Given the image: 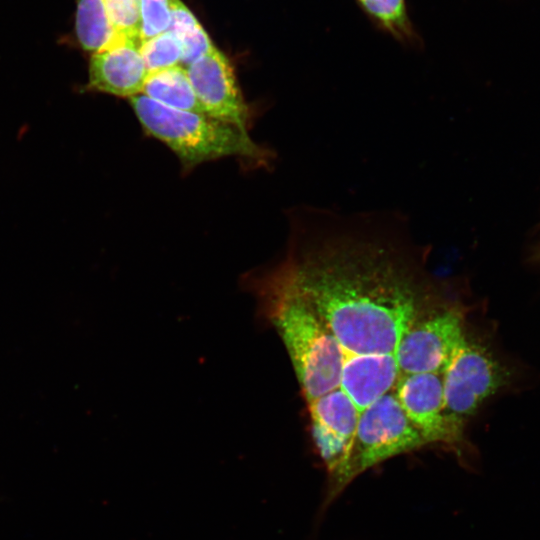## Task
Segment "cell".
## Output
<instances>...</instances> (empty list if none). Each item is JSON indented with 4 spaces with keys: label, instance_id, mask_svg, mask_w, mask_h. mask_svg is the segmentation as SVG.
I'll list each match as a JSON object with an SVG mask.
<instances>
[{
    "label": "cell",
    "instance_id": "10",
    "mask_svg": "<svg viewBox=\"0 0 540 540\" xmlns=\"http://www.w3.org/2000/svg\"><path fill=\"white\" fill-rule=\"evenodd\" d=\"M139 45L138 41L120 38L110 47L92 54L87 88L129 99L141 94L148 71Z\"/></svg>",
    "mask_w": 540,
    "mask_h": 540
},
{
    "label": "cell",
    "instance_id": "11",
    "mask_svg": "<svg viewBox=\"0 0 540 540\" xmlns=\"http://www.w3.org/2000/svg\"><path fill=\"white\" fill-rule=\"evenodd\" d=\"M141 94L172 109L204 114L187 70L180 65L148 73Z\"/></svg>",
    "mask_w": 540,
    "mask_h": 540
},
{
    "label": "cell",
    "instance_id": "15",
    "mask_svg": "<svg viewBox=\"0 0 540 540\" xmlns=\"http://www.w3.org/2000/svg\"><path fill=\"white\" fill-rule=\"evenodd\" d=\"M139 50L148 73L177 66L182 60L180 41L170 30L142 40Z\"/></svg>",
    "mask_w": 540,
    "mask_h": 540
},
{
    "label": "cell",
    "instance_id": "6",
    "mask_svg": "<svg viewBox=\"0 0 540 540\" xmlns=\"http://www.w3.org/2000/svg\"><path fill=\"white\" fill-rule=\"evenodd\" d=\"M467 331L464 307L453 302L417 321L398 345L396 358L400 376L443 374Z\"/></svg>",
    "mask_w": 540,
    "mask_h": 540
},
{
    "label": "cell",
    "instance_id": "7",
    "mask_svg": "<svg viewBox=\"0 0 540 540\" xmlns=\"http://www.w3.org/2000/svg\"><path fill=\"white\" fill-rule=\"evenodd\" d=\"M394 394L408 420L427 444H444L459 454L469 444L444 413L443 379L438 373L401 375Z\"/></svg>",
    "mask_w": 540,
    "mask_h": 540
},
{
    "label": "cell",
    "instance_id": "14",
    "mask_svg": "<svg viewBox=\"0 0 540 540\" xmlns=\"http://www.w3.org/2000/svg\"><path fill=\"white\" fill-rule=\"evenodd\" d=\"M172 19L169 30L180 41L181 62L190 65L215 46L191 10L181 0H171Z\"/></svg>",
    "mask_w": 540,
    "mask_h": 540
},
{
    "label": "cell",
    "instance_id": "13",
    "mask_svg": "<svg viewBox=\"0 0 540 540\" xmlns=\"http://www.w3.org/2000/svg\"><path fill=\"white\" fill-rule=\"evenodd\" d=\"M74 30L81 49L91 54L110 47L121 38L110 22L104 0H76Z\"/></svg>",
    "mask_w": 540,
    "mask_h": 540
},
{
    "label": "cell",
    "instance_id": "2",
    "mask_svg": "<svg viewBox=\"0 0 540 540\" xmlns=\"http://www.w3.org/2000/svg\"><path fill=\"white\" fill-rule=\"evenodd\" d=\"M268 315L292 361L307 404L340 390L344 352L320 317L296 294L266 277Z\"/></svg>",
    "mask_w": 540,
    "mask_h": 540
},
{
    "label": "cell",
    "instance_id": "18",
    "mask_svg": "<svg viewBox=\"0 0 540 540\" xmlns=\"http://www.w3.org/2000/svg\"><path fill=\"white\" fill-rule=\"evenodd\" d=\"M538 261H540V251L538 253V257H537Z\"/></svg>",
    "mask_w": 540,
    "mask_h": 540
},
{
    "label": "cell",
    "instance_id": "12",
    "mask_svg": "<svg viewBox=\"0 0 540 540\" xmlns=\"http://www.w3.org/2000/svg\"><path fill=\"white\" fill-rule=\"evenodd\" d=\"M372 25L400 44L421 49L423 40L409 15L406 0H355Z\"/></svg>",
    "mask_w": 540,
    "mask_h": 540
},
{
    "label": "cell",
    "instance_id": "17",
    "mask_svg": "<svg viewBox=\"0 0 540 540\" xmlns=\"http://www.w3.org/2000/svg\"><path fill=\"white\" fill-rule=\"evenodd\" d=\"M139 3L141 41L169 30L172 19L171 0H139Z\"/></svg>",
    "mask_w": 540,
    "mask_h": 540
},
{
    "label": "cell",
    "instance_id": "5",
    "mask_svg": "<svg viewBox=\"0 0 540 540\" xmlns=\"http://www.w3.org/2000/svg\"><path fill=\"white\" fill-rule=\"evenodd\" d=\"M516 373L487 340L467 331L442 374L444 413L450 423L464 433L467 421L491 396L510 388Z\"/></svg>",
    "mask_w": 540,
    "mask_h": 540
},
{
    "label": "cell",
    "instance_id": "3",
    "mask_svg": "<svg viewBox=\"0 0 540 540\" xmlns=\"http://www.w3.org/2000/svg\"><path fill=\"white\" fill-rule=\"evenodd\" d=\"M129 100L146 133L166 144L186 169L224 157L261 164L271 158V152L255 143L247 129L205 114L172 109L142 94Z\"/></svg>",
    "mask_w": 540,
    "mask_h": 540
},
{
    "label": "cell",
    "instance_id": "16",
    "mask_svg": "<svg viewBox=\"0 0 540 540\" xmlns=\"http://www.w3.org/2000/svg\"><path fill=\"white\" fill-rule=\"evenodd\" d=\"M110 22L121 38L141 42L139 0H104Z\"/></svg>",
    "mask_w": 540,
    "mask_h": 540
},
{
    "label": "cell",
    "instance_id": "4",
    "mask_svg": "<svg viewBox=\"0 0 540 540\" xmlns=\"http://www.w3.org/2000/svg\"><path fill=\"white\" fill-rule=\"evenodd\" d=\"M426 445V440L408 420L395 394L381 396L360 414L344 460L329 474L325 503L329 504L364 471Z\"/></svg>",
    "mask_w": 540,
    "mask_h": 540
},
{
    "label": "cell",
    "instance_id": "8",
    "mask_svg": "<svg viewBox=\"0 0 540 540\" xmlns=\"http://www.w3.org/2000/svg\"><path fill=\"white\" fill-rule=\"evenodd\" d=\"M186 70L204 114L247 129L249 108L225 54L214 47Z\"/></svg>",
    "mask_w": 540,
    "mask_h": 540
},
{
    "label": "cell",
    "instance_id": "1",
    "mask_svg": "<svg viewBox=\"0 0 540 540\" xmlns=\"http://www.w3.org/2000/svg\"><path fill=\"white\" fill-rule=\"evenodd\" d=\"M283 261L268 275L324 322L345 356L341 389L381 374L403 335L452 303L426 269L429 247L416 244L398 211L341 214L303 207L290 218Z\"/></svg>",
    "mask_w": 540,
    "mask_h": 540
},
{
    "label": "cell",
    "instance_id": "9",
    "mask_svg": "<svg viewBox=\"0 0 540 540\" xmlns=\"http://www.w3.org/2000/svg\"><path fill=\"white\" fill-rule=\"evenodd\" d=\"M313 442L328 473L344 460L355 433L359 413L341 390L307 404Z\"/></svg>",
    "mask_w": 540,
    "mask_h": 540
}]
</instances>
